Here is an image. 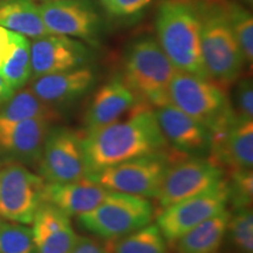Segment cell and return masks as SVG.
Returning <instances> with one entry per match:
<instances>
[{"label":"cell","mask_w":253,"mask_h":253,"mask_svg":"<svg viewBox=\"0 0 253 253\" xmlns=\"http://www.w3.org/2000/svg\"><path fill=\"white\" fill-rule=\"evenodd\" d=\"M168 143L147 103H136L125 120L86 131L82 137L87 176L131 158L161 153Z\"/></svg>","instance_id":"1"},{"label":"cell","mask_w":253,"mask_h":253,"mask_svg":"<svg viewBox=\"0 0 253 253\" xmlns=\"http://www.w3.org/2000/svg\"><path fill=\"white\" fill-rule=\"evenodd\" d=\"M155 24L158 43L173 67L209 79L202 58L197 0H163Z\"/></svg>","instance_id":"2"},{"label":"cell","mask_w":253,"mask_h":253,"mask_svg":"<svg viewBox=\"0 0 253 253\" xmlns=\"http://www.w3.org/2000/svg\"><path fill=\"white\" fill-rule=\"evenodd\" d=\"M201 49L209 80L221 86L235 82L246 65L229 23L225 0H197Z\"/></svg>","instance_id":"3"},{"label":"cell","mask_w":253,"mask_h":253,"mask_svg":"<svg viewBox=\"0 0 253 253\" xmlns=\"http://www.w3.org/2000/svg\"><path fill=\"white\" fill-rule=\"evenodd\" d=\"M123 81L137 99L161 107L169 103L170 81L177 69L153 37H141L126 49Z\"/></svg>","instance_id":"4"},{"label":"cell","mask_w":253,"mask_h":253,"mask_svg":"<svg viewBox=\"0 0 253 253\" xmlns=\"http://www.w3.org/2000/svg\"><path fill=\"white\" fill-rule=\"evenodd\" d=\"M168 96L169 103L208 126L211 134L236 120L226 93L209 79L176 71L170 81Z\"/></svg>","instance_id":"5"},{"label":"cell","mask_w":253,"mask_h":253,"mask_svg":"<svg viewBox=\"0 0 253 253\" xmlns=\"http://www.w3.org/2000/svg\"><path fill=\"white\" fill-rule=\"evenodd\" d=\"M154 207L141 196L109 191L93 210L78 216L82 230L104 240L129 235L151 223Z\"/></svg>","instance_id":"6"},{"label":"cell","mask_w":253,"mask_h":253,"mask_svg":"<svg viewBox=\"0 0 253 253\" xmlns=\"http://www.w3.org/2000/svg\"><path fill=\"white\" fill-rule=\"evenodd\" d=\"M175 158L166 151L144 155L87 176L108 191L156 197L168 168Z\"/></svg>","instance_id":"7"},{"label":"cell","mask_w":253,"mask_h":253,"mask_svg":"<svg viewBox=\"0 0 253 253\" xmlns=\"http://www.w3.org/2000/svg\"><path fill=\"white\" fill-rule=\"evenodd\" d=\"M224 169L211 158L191 156L173 160L156 196L160 207L166 209L192 196L203 194L225 181Z\"/></svg>","instance_id":"8"},{"label":"cell","mask_w":253,"mask_h":253,"mask_svg":"<svg viewBox=\"0 0 253 253\" xmlns=\"http://www.w3.org/2000/svg\"><path fill=\"white\" fill-rule=\"evenodd\" d=\"M45 181L23 163L0 167V218L20 224H32L41 203Z\"/></svg>","instance_id":"9"},{"label":"cell","mask_w":253,"mask_h":253,"mask_svg":"<svg viewBox=\"0 0 253 253\" xmlns=\"http://www.w3.org/2000/svg\"><path fill=\"white\" fill-rule=\"evenodd\" d=\"M230 203L226 179L216 188L166 208L157 217L156 225L167 242L175 243L202 221L223 212Z\"/></svg>","instance_id":"10"},{"label":"cell","mask_w":253,"mask_h":253,"mask_svg":"<svg viewBox=\"0 0 253 253\" xmlns=\"http://www.w3.org/2000/svg\"><path fill=\"white\" fill-rule=\"evenodd\" d=\"M39 171L48 183L74 182L87 177L81 136L65 126L49 129L41 151Z\"/></svg>","instance_id":"11"},{"label":"cell","mask_w":253,"mask_h":253,"mask_svg":"<svg viewBox=\"0 0 253 253\" xmlns=\"http://www.w3.org/2000/svg\"><path fill=\"white\" fill-rule=\"evenodd\" d=\"M49 34L80 38L95 42L101 30V19L87 0H50L39 6Z\"/></svg>","instance_id":"12"},{"label":"cell","mask_w":253,"mask_h":253,"mask_svg":"<svg viewBox=\"0 0 253 253\" xmlns=\"http://www.w3.org/2000/svg\"><path fill=\"white\" fill-rule=\"evenodd\" d=\"M157 125L164 140L179 154L205 156L211 150L210 129L196 121L171 103L154 109Z\"/></svg>","instance_id":"13"},{"label":"cell","mask_w":253,"mask_h":253,"mask_svg":"<svg viewBox=\"0 0 253 253\" xmlns=\"http://www.w3.org/2000/svg\"><path fill=\"white\" fill-rule=\"evenodd\" d=\"M31 78L84 67L89 50L82 42L65 36L47 34L30 42Z\"/></svg>","instance_id":"14"},{"label":"cell","mask_w":253,"mask_h":253,"mask_svg":"<svg viewBox=\"0 0 253 253\" xmlns=\"http://www.w3.org/2000/svg\"><path fill=\"white\" fill-rule=\"evenodd\" d=\"M50 123L41 119L12 121L0 118V155L13 162L39 163Z\"/></svg>","instance_id":"15"},{"label":"cell","mask_w":253,"mask_h":253,"mask_svg":"<svg viewBox=\"0 0 253 253\" xmlns=\"http://www.w3.org/2000/svg\"><path fill=\"white\" fill-rule=\"evenodd\" d=\"M95 82V72L84 66L36 78L31 84V90L41 101L55 108L81 99L94 87Z\"/></svg>","instance_id":"16"},{"label":"cell","mask_w":253,"mask_h":253,"mask_svg":"<svg viewBox=\"0 0 253 253\" xmlns=\"http://www.w3.org/2000/svg\"><path fill=\"white\" fill-rule=\"evenodd\" d=\"M212 161L229 168L230 171L252 169L253 121L235 120L221 130L212 134Z\"/></svg>","instance_id":"17"},{"label":"cell","mask_w":253,"mask_h":253,"mask_svg":"<svg viewBox=\"0 0 253 253\" xmlns=\"http://www.w3.org/2000/svg\"><path fill=\"white\" fill-rule=\"evenodd\" d=\"M137 103V97L121 77H115L95 93L84 113L86 131L94 130L118 121L130 112Z\"/></svg>","instance_id":"18"},{"label":"cell","mask_w":253,"mask_h":253,"mask_svg":"<svg viewBox=\"0 0 253 253\" xmlns=\"http://www.w3.org/2000/svg\"><path fill=\"white\" fill-rule=\"evenodd\" d=\"M108 190L88 177L74 182L45 184L41 202L54 205L67 216H80L103 201Z\"/></svg>","instance_id":"19"},{"label":"cell","mask_w":253,"mask_h":253,"mask_svg":"<svg viewBox=\"0 0 253 253\" xmlns=\"http://www.w3.org/2000/svg\"><path fill=\"white\" fill-rule=\"evenodd\" d=\"M230 211L216 214L202 221L181 238L177 239V253H220L225 239Z\"/></svg>","instance_id":"20"},{"label":"cell","mask_w":253,"mask_h":253,"mask_svg":"<svg viewBox=\"0 0 253 253\" xmlns=\"http://www.w3.org/2000/svg\"><path fill=\"white\" fill-rule=\"evenodd\" d=\"M0 27L32 39L49 34L33 0H0Z\"/></svg>","instance_id":"21"},{"label":"cell","mask_w":253,"mask_h":253,"mask_svg":"<svg viewBox=\"0 0 253 253\" xmlns=\"http://www.w3.org/2000/svg\"><path fill=\"white\" fill-rule=\"evenodd\" d=\"M0 118L12 121L41 119L53 122L60 118V114L54 107L41 101L31 88H27L13 94L11 99L1 103Z\"/></svg>","instance_id":"22"},{"label":"cell","mask_w":253,"mask_h":253,"mask_svg":"<svg viewBox=\"0 0 253 253\" xmlns=\"http://www.w3.org/2000/svg\"><path fill=\"white\" fill-rule=\"evenodd\" d=\"M112 253H169L167 240L156 224H148L141 229L110 240Z\"/></svg>","instance_id":"23"},{"label":"cell","mask_w":253,"mask_h":253,"mask_svg":"<svg viewBox=\"0 0 253 253\" xmlns=\"http://www.w3.org/2000/svg\"><path fill=\"white\" fill-rule=\"evenodd\" d=\"M230 213L224 243L231 253H253V212L251 207L235 208Z\"/></svg>","instance_id":"24"},{"label":"cell","mask_w":253,"mask_h":253,"mask_svg":"<svg viewBox=\"0 0 253 253\" xmlns=\"http://www.w3.org/2000/svg\"><path fill=\"white\" fill-rule=\"evenodd\" d=\"M227 19L244 56L245 63L253 61V18L245 6L225 0Z\"/></svg>","instance_id":"25"},{"label":"cell","mask_w":253,"mask_h":253,"mask_svg":"<svg viewBox=\"0 0 253 253\" xmlns=\"http://www.w3.org/2000/svg\"><path fill=\"white\" fill-rule=\"evenodd\" d=\"M0 77L7 82L14 91L20 89L31 78L30 41L26 37L21 38L13 54L0 69Z\"/></svg>","instance_id":"26"},{"label":"cell","mask_w":253,"mask_h":253,"mask_svg":"<svg viewBox=\"0 0 253 253\" xmlns=\"http://www.w3.org/2000/svg\"><path fill=\"white\" fill-rule=\"evenodd\" d=\"M0 253H38L33 231L25 224L0 218Z\"/></svg>","instance_id":"27"},{"label":"cell","mask_w":253,"mask_h":253,"mask_svg":"<svg viewBox=\"0 0 253 253\" xmlns=\"http://www.w3.org/2000/svg\"><path fill=\"white\" fill-rule=\"evenodd\" d=\"M32 224H33L32 231H33L34 242L38 243L45 237L71 225V220L69 216L54 205L41 202L34 213Z\"/></svg>","instance_id":"28"},{"label":"cell","mask_w":253,"mask_h":253,"mask_svg":"<svg viewBox=\"0 0 253 253\" xmlns=\"http://www.w3.org/2000/svg\"><path fill=\"white\" fill-rule=\"evenodd\" d=\"M231 172V181L227 182L230 202L235 208L251 207L253 197L252 169L235 170Z\"/></svg>","instance_id":"29"},{"label":"cell","mask_w":253,"mask_h":253,"mask_svg":"<svg viewBox=\"0 0 253 253\" xmlns=\"http://www.w3.org/2000/svg\"><path fill=\"white\" fill-rule=\"evenodd\" d=\"M79 238L72 225L56 231L36 243L38 253H69Z\"/></svg>","instance_id":"30"},{"label":"cell","mask_w":253,"mask_h":253,"mask_svg":"<svg viewBox=\"0 0 253 253\" xmlns=\"http://www.w3.org/2000/svg\"><path fill=\"white\" fill-rule=\"evenodd\" d=\"M232 110L236 120L253 121V86L251 79L246 78L238 82L233 96Z\"/></svg>","instance_id":"31"},{"label":"cell","mask_w":253,"mask_h":253,"mask_svg":"<svg viewBox=\"0 0 253 253\" xmlns=\"http://www.w3.org/2000/svg\"><path fill=\"white\" fill-rule=\"evenodd\" d=\"M150 1L151 0H102V5L114 17L128 18L143 11Z\"/></svg>","instance_id":"32"},{"label":"cell","mask_w":253,"mask_h":253,"mask_svg":"<svg viewBox=\"0 0 253 253\" xmlns=\"http://www.w3.org/2000/svg\"><path fill=\"white\" fill-rule=\"evenodd\" d=\"M23 37L17 32L0 27V69L4 67L5 63L13 54L15 47Z\"/></svg>","instance_id":"33"},{"label":"cell","mask_w":253,"mask_h":253,"mask_svg":"<svg viewBox=\"0 0 253 253\" xmlns=\"http://www.w3.org/2000/svg\"><path fill=\"white\" fill-rule=\"evenodd\" d=\"M69 253H112L108 244H102L91 237H79Z\"/></svg>","instance_id":"34"},{"label":"cell","mask_w":253,"mask_h":253,"mask_svg":"<svg viewBox=\"0 0 253 253\" xmlns=\"http://www.w3.org/2000/svg\"><path fill=\"white\" fill-rule=\"evenodd\" d=\"M13 94L14 90L8 86L7 82H6L4 79L0 77V104L11 99V96Z\"/></svg>","instance_id":"35"},{"label":"cell","mask_w":253,"mask_h":253,"mask_svg":"<svg viewBox=\"0 0 253 253\" xmlns=\"http://www.w3.org/2000/svg\"><path fill=\"white\" fill-rule=\"evenodd\" d=\"M243 2H244L245 5H250V6H252V4H253V0H242Z\"/></svg>","instance_id":"36"},{"label":"cell","mask_w":253,"mask_h":253,"mask_svg":"<svg viewBox=\"0 0 253 253\" xmlns=\"http://www.w3.org/2000/svg\"><path fill=\"white\" fill-rule=\"evenodd\" d=\"M43 1H50V0H43Z\"/></svg>","instance_id":"37"}]
</instances>
